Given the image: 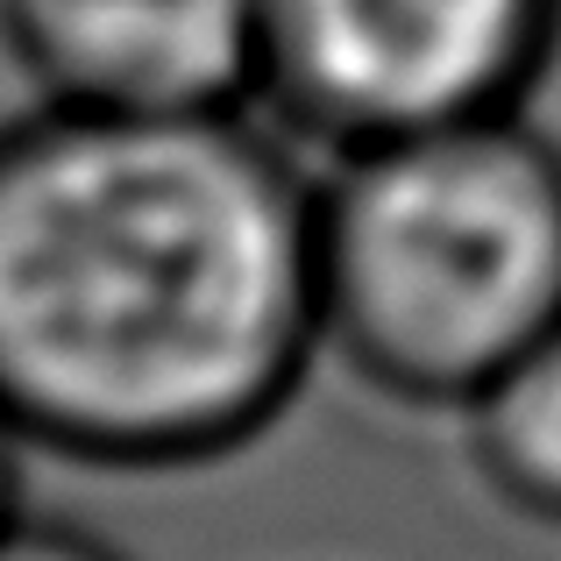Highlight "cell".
Masks as SVG:
<instances>
[{
	"label": "cell",
	"mask_w": 561,
	"mask_h": 561,
	"mask_svg": "<svg viewBox=\"0 0 561 561\" xmlns=\"http://www.w3.org/2000/svg\"><path fill=\"white\" fill-rule=\"evenodd\" d=\"M561 0H256V100L370 150L519 114L548 79Z\"/></svg>",
	"instance_id": "3957f363"
},
{
	"label": "cell",
	"mask_w": 561,
	"mask_h": 561,
	"mask_svg": "<svg viewBox=\"0 0 561 561\" xmlns=\"http://www.w3.org/2000/svg\"><path fill=\"white\" fill-rule=\"evenodd\" d=\"M0 561H128L114 554L107 540L79 534V526H57V519H8L0 526Z\"/></svg>",
	"instance_id": "8992f818"
},
{
	"label": "cell",
	"mask_w": 561,
	"mask_h": 561,
	"mask_svg": "<svg viewBox=\"0 0 561 561\" xmlns=\"http://www.w3.org/2000/svg\"><path fill=\"white\" fill-rule=\"evenodd\" d=\"M14 455H22V426L0 412V526L22 519V505H14Z\"/></svg>",
	"instance_id": "52a82bcc"
},
{
	"label": "cell",
	"mask_w": 561,
	"mask_h": 561,
	"mask_svg": "<svg viewBox=\"0 0 561 561\" xmlns=\"http://www.w3.org/2000/svg\"><path fill=\"white\" fill-rule=\"evenodd\" d=\"M320 185L242 107L0 128V412L100 469L256 440L320 334Z\"/></svg>",
	"instance_id": "6da1fadb"
},
{
	"label": "cell",
	"mask_w": 561,
	"mask_h": 561,
	"mask_svg": "<svg viewBox=\"0 0 561 561\" xmlns=\"http://www.w3.org/2000/svg\"><path fill=\"white\" fill-rule=\"evenodd\" d=\"M313 249L334 356L398 405L469 412L561 320V142L519 107L342 150Z\"/></svg>",
	"instance_id": "7a4b0ae2"
},
{
	"label": "cell",
	"mask_w": 561,
	"mask_h": 561,
	"mask_svg": "<svg viewBox=\"0 0 561 561\" xmlns=\"http://www.w3.org/2000/svg\"><path fill=\"white\" fill-rule=\"evenodd\" d=\"M469 448H477V477L512 512L561 526V320L477 391Z\"/></svg>",
	"instance_id": "5b68a950"
},
{
	"label": "cell",
	"mask_w": 561,
	"mask_h": 561,
	"mask_svg": "<svg viewBox=\"0 0 561 561\" xmlns=\"http://www.w3.org/2000/svg\"><path fill=\"white\" fill-rule=\"evenodd\" d=\"M43 100L100 114H214L256 100V0H0Z\"/></svg>",
	"instance_id": "277c9868"
}]
</instances>
